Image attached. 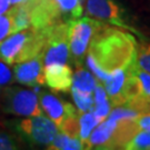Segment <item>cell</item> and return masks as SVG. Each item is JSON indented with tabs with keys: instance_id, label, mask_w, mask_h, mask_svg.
I'll return each mask as SVG.
<instances>
[{
	"instance_id": "1",
	"label": "cell",
	"mask_w": 150,
	"mask_h": 150,
	"mask_svg": "<svg viewBox=\"0 0 150 150\" xmlns=\"http://www.w3.org/2000/svg\"><path fill=\"white\" fill-rule=\"evenodd\" d=\"M138 42L131 32L103 23L92 37L86 62L98 81H103L117 69L134 62Z\"/></svg>"
},
{
	"instance_id": "2",
	"label": "cell",
	"mask_w": 150,
	"mask_h": 150,
	"mask_svg": "<svg viewBox=\"0 0 150 150\" xmlns=\"http://www.w3.org/2000/svg\"><path fill=\"white\" fill-rule=\"evenodd\" d=\"M46 42V29L28 28L11 33L0 41V60L16 64L42 54Z\"/></svg>"
},
{
	"instance_id": "3",
	"label": "cell",
	"mask_w": 150,
	"mask_h": 150,
	"mask_svg": "<svg viewBox=\"0 0 150 150\" xmlns=\"http://www.w3.org/2000/svg\"><path fill=\"white\" fill-rule=\"evenodd\" d=\"M139 130L136 120L106 118L91 131L86 149H123Z\"/></svg>"
},
{
	"instance_id": "4",
	"label": "cell",
	"mask_w": 150,
	"mask_h": 150,
	"mask_svg": "<svg viewBox=\"0 0 150 150\" xmlns=\"http://www.w3.org/2000/svg\"><path fill=\"white\" fill-rule=\"evenodd\" d=\"M83 0H40L31 10V27L45 29L78 19L83 13Z\"/></svg>"
},
{
	"instance_id": "5",
	"label": "cell",
	"mask_w": 150,
	"mask_h": 150,
	"mask_svg": "<svg viewBox=\"0 0 150 150\" xmlns=\"http://www.w3.org/2000/svg\"><path fill=\"white\" fill-rule=\"evenodd\" d=\"M6 125L30 146H48L59 132L54 121L45 115L15 119L7 121Z\"/></svg>"
},
{
	"instance_id": "6",
	"label": "cell",
	"mask_w": 150,
	"mask_h": 150,
	"mask_svg": "<svg viewBox=\"0 0 150 150\" xmlns=\"http://www.w3.org/2000/svg\"><path fill=\"white\" fill-rule=\"evenodd\" d=\"M102 25L103 22L89 17H80L69 22V61L76 64V67L82 66L91 39Z\"/></svg>"
},
{
	"instance_id": "7",
	"label": "cell",
	"mask_w": 150,
	"mask_h": 150,
	"mask_svg": "<svg viewBox=\"0 0 150 150\" xmlns=\"http://www.w3.org/2000/svg\"><path fill=\"white\" fill-rule=\"evenodd\" d=\"M87 13L91 18L103 23L122 28L134 33L141 40L146 39L145 36L132 25V21H130L126 9L116 0H87Z\"/></svg>"
},
{
	"instance_id": "8",
	"label": "cell",
	"mask_w": 150,
	"mask_h": 150,
	"mask_svg": "<svg viewBox=\"0 0 150 150\" xmlns=\"http://www.w3.org/2000/svg\"><path fill=\"white\" fill-rule=\"evenodd\" d=\"M0 99L1 108L6 113L19 117L43 115L38 95L32 90L19 87H6L0 93Z\"/></svg>"
},
{
	"instance_id": "9",
	"label": "cell",
	"mask_w": 150,
	"mask_h": 150,
	"mask_svg": "<svg viewBox=\"0 0 150 150\" xmlns=\"http://www.w3.org/2000/svg\"><path fill=\"white\" fill-rule=\"evenodd\" d=\"M46 29V42L42 50L43 67L54 64L69 62L68 29L69 22H62Z\"/></svg>"
},
{
	"instance_id": "10",
	"label": "cell",
	"mask_w": 150,
	"mask_h": 150,
	"mask_svg": "<svg viewBox=\"0 0 150 150\" xmlns=\"http://www.w3.org/2000/svg\"><path fill=\"white\" fill-rule=\"evenodd\" d=\"M16 64L13 69V79L19 83L29 87H40L46 83L42 54Z\"/></svg>"
},
{
	"instance_id": "11",
	"label": "cell",
	"mask_w": 150,
	"mask_h": 150,
	"mask_svg": "<svg viewBox=\"0 0 150 150\" xmlns=\"http://www.w3.org/2000/svg\"><path fill=\"white\" fill-rule=\"evenodd\" d=\"M38 99L41 109L47 113V117L54 121L58 129L69 116L78 112V110H76L71 103L62 101L60 98L52 93L42 91L39 93Z\"/></svg>"
},
{
	"instance_id": "12",
	"label": "cell",
	"mask_w": 150,
	"mask_h": 150,
	"mask_svg": "<svg viewBox=\"0 0 150 150\" xmlns=\"http://www.w3.org/2000/svg\"><path fill=\"white\" fill-rule=\"evenodd\" d=\"M46 85L54 91L67 92L72 85V69L68 64H54L43 67Z\"/></svg>"
},
{
	"instance_id": "13",
	"label": "cell",
	"mask_w": 150,
	"mask_h": 150,
	"mask_svg": "<svg viewBox=\"0 0 150 150\" xmlns=\"http://www.w3.org/2000/svg\"><path fill=\"white\" fill-rule=\"evenodd\" d=\"M129 67L120 68V69L112 71L102 83L105 89H106L109 101L111 103V108L125 105L123 86H125V81H126L127 76H128Z\"/></svg>"
},
{
	"instance_id": "14",
	"label": "cell",
	"mask_w": 150,
	"mask_h": 150,
	"mask_svg": "<svg viewBox=\"0 0 150 150\" xmlns=\"http://www.w3.org/2000/svg\"><path fill=\"white\" fill-rule=\"evenodd\" d=\"M31 5H17L13 6L8 11L11 18V30L12 33L21 31L31 27Z\"/></svg>"
},
{
	"instance_id": "15",
	"label": "cell",
	"mask_w": 150,
	"mask_h": 150,
	"mask_svg": "<svg viewBox=\"0 0 150 150\" xmlns=\"http://www.w3.org/2000/svg\"><path fill=\"white\" fill-rule=\"evenodd\" d=\"M97 78H95L89 71H87L82 67H77L75 75H72V85L71 88L77 89L81 92L87 93H93L95 87H96Z\"/></svg>"
},
{
	"instance_id": "16",
	"label": "cell",
	"mask_w": 150,
	"mask_h": 150,
	"mask_svg": "<svg viewBox=\"0 0 150 150\" xmlns=\"http://www.w3.org/2000/svg\"><path fill=\"white\" fill-rule=\"evenodd\" d=\"M78 121H79V139L83 144V148L86 149L87 142H88V139H89V136H90L91 131L96 128V126L98 123H100V121L93 115L92 110L85 111V112H80L79 111Z\"/></svg>"
},
{
	"instance_id": "17",
	"label": "cell",
	"mask_w": 150,
	"mask_h": 150,
	"mask_svg": "<svg viewBox=\"0 0 150 150\" xmlns=\"http://www.w3.org/2000/svg\"><path fill=\"white\" fill-rule=\"evenodd\" d=\"M50 150H80L85 149L83 144L78 137H70L59 131L54 139L47 147Z\"/></svg>"
},
{
	"instance_id": "18",
	"label": "cell",
	"mask_w": 150,
	"mask_h": 150,
	"mask_svg": "<svg viewBox=\"0 0 150 150\" xmlns=\"http://www.w3.org/2000/svg\"><path fill=\"white\" fill-rule=\"evenodd\" d=\"M134 64L150 75V42L146 39L138 43Z\"/></svg>"
},
{
	"instance_id": "19",
	"label": "cell",
	"mask_w": 150,
	"mask_h": 150,
	"mask_svg": "<svg viewBox=\"0 0 150 150\" xmlns=\"http://www.w3.org/2000/svg\"><path fill=\"white\" fill-rule=\"evenodd\" d=\"M123 149L128 150H150V132L139 130L127 142Z\"/></svg>"
},
{
	"instance_id": "20",
	"label": "cell",
	"mask_w": 150,
	"mask_h": 150,
	"mask_svg": "<svg viewBox=\"0 0 150 150\" xmlns=\"http://www.w3.org/2000/svg\"><path fill=\"white\" fill-rule=\"evenodd\" d=\"M71 95L74 98L76 106L78 108V111L85 112V111H90L93 108V93H87V92H81L71 88Z\"/></svg>"
},
{
	"instance_id": "21",
	"label": "cell",
	"mask_w": 150,
	"mask_h": 150,
	"mask_svg": "<svg viewBox=\"0 0 150 150\" xmlns=\"http://www.w3.org/2000/svg\"><path fill=\"white\" fill-rule=\"evenodd\" d=\"M141 113L126 106L112 107L107 118L113 120H137Z\"/></svg>"
},
{
	"instance_id": "22",
	"label": "cell",
	"mask_w": 150,
	"mask_h": 150,
	"mask_svg": "<svg viewBox=\"0 0 150 150\" xmlns=\"http://www.w3.org/2000/svg\"><path fill=\"white\" fill-rule=\"evenodd\" d=\"M13 80L15 79H13V75L11 72L10 68L7 66L6 62L0 60V93Z\"/></svg>"
},
{
	"instance_id": "23",
	"label": "cell",
	"mask_w": 150,
	"mask_h": 150,
	"mask_svg": "<svg viewBox=\"0 0 150 150\" xmlns=\"http://www.w3.org/2000/svg\"><path fill=\"white\" fill-rule=\"evenodd\" d=\"M19 148V142L10 134L0 131V150H15Z\"/></svg>"
},
{
	"instance_id": "24",
	"label": "cell",
	"mask_w": 150,
	"mask_h": 150,
	"mask_svg": "<svg viewBox=\"0 0 150 150\" xmlns=\"http://www.w3.org/2000/svg\"><path fill=\"white\" fill-rule=\"evenodd\" d=\"M12 33L11 30V18L9 12L0 15V41H2L5 38Z\"/></svg>"
},
{
	"instance_id": "25",
	"label": "cell",
	"mask_w": 150,
	"mask_h": 150,
	"mask_svg": "<svg viewBox=\"0 0 150 150\" xmlns=\"http://www.w3.org/2000/svg\"><path fill=\"white\" fill-rule=\"evenodd\" d=\"M140 130H146L150 132V113H142L136 120Z\"/></svg>"
},
{
	"instance_id": "26",
	"label": "cell",
	"mask_w": 150,
	"mask_h": 150,
	"mask_svg": "<svg viewBox=\"0 0 150 150\" xmlns=\"http://www.w3.org/2000/svg\"><path fill=\"white\" fill-rule=\"evenodd\" d=\"M10 5L17 6V5H31L35 6L37 5L40 0H9Z\"/></svg>"
},
{
	"instance_id": "27",
	"label": "cell",
	"mask_w": 150,
	"mask_h": 150,
	"mask_svg": "<svg viewBox=\"0 0 150 150\" xmlns=\"http://www.w3.org/2000/svg\"><path fill=\"white\" fill-rule=\"evenodd\" d=\"M9 7H10V1L9 0H0V15L7 12Z\"/></svg>"
}]
</instances>
